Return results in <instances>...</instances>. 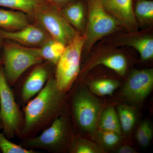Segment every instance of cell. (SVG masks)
Returning <instances> with one entry per match:
<instances>
[{
  "label": "cell",
  "instance_id": "f546056e",
  "mask_svg": "<svg viewBox=\"0 0 153 153\" xmlns=\"http://www.w3.org/2000/svg\"><path fill=\"white\" fill-rule=\"evenodd\" d=\"M3 129V125H2V123L1 121V120H0V131H1V130H2Z\"/></svg>",
  "mask_w": 153,
  "mask_h": 153
},
{
  "label": "cell",
  "instance_id": "3957f363",
  "mask_svg": "<svg viewBox=\"0 0 153 153\" xmlns=\"http://www.w3.org/2000/svg\"><path fill=\"white\" fill-rule=\"evenodd\" d=\"M68 116H60L36 136L21 141L20 144L31 149L57 153L68 150L74 136L71 133Z\"/></svg>",
  "mask_w": 153,
  "mask_h": 153
},
{
  "label": "cell",
  "instance_id": "5b68a950",
  "mask_svg": "<svg viewBox=\"0 0 153 153\" xmlns=\"http://www.w3.org/2000/svg\"><path fill=\"white\" fill-rule=\"evenodd\" d=\"M85 40L83 34H78L66 45L55 66L54 74L55 82L59 89L64 93L70 90L79 74Z\"/></svg>",
  "mask_w": 153,
  "mask_h": 153
},
{
  "label": "cell",
  "instance_id": "52a82bcc",
  "mask_svg": "<svg viewBox=\"0 0 153 153\" xmlns=\"http://www.w3.org/2000/svg\"><path fill=\"white\" fill-rule=\"evenodd\" d=\"M70 106L74 123L79 128L95 133L101 112L99 100L85 88H79L71 95Z\"/></svg>",
  "mask_w": 153,
  "mask_h": 153
},
{
  "label": "cell",
  "instance_id": "d4e9b609",
  "mask_svg": "<svg viewBox=\"0 0 153 153\" xmlns=\"http://www.w3.org/2000/svg\"><path fill=\"white\" fill-rule=\"evenodd\" d=\"M96 134L98 142L106 149L115 146L120 141L121 134L114 132L98 130Z\"/></svg>",
  "mask_w": 153,
  "mask_h": 153
},
{
  "label": "cell",
  "instance_id": "d6986e66",
  "mask_svg": "<svg viewBox=\"0 0 153 153\" xmlns=\"http://www.w3.org/2000/svg\"><path fill=\"white\" fill-rule=\"evenodd\" d=\"M102 65L113 70L120 75L125 74L127 63L125 57L120 54L108 55L100 59L95 63V66Z\"/></svg>",
  "mask_w": 153,
  "mask_h": 153
},
{
  "label": "cell",
  "instance_id": "44dd1931",
  "mask_svg": "<svg viewBox=\"0 0 153 153\" xmlns=\"http://www.w3.org/2000/svg\"><path fill=\"white\" fill-rule=\"evenodd\" d=\"M119 85V82L115 79H100L91 82L89 88L92 93L96 95H110Z\"/></svg>",
  "mask_w": 153,
  "mask_h": 153
},
{
  "label": "cell",
  "instance_id": "8fae6325",
  "mask_svg": "<svg viewBox=\"0 0 153 153\" xmlns=\"http://www.w3.org/2000/svg\"><path fill=\"white\" fill-rule=\"evenodd\" d=\"M0 38L27 47L38 48L52 38L44 28L34 22L16 31H7L0 29Z\"/></svg>",
  "mask_w": 153,
  "mask_h": 153
},
{
  "label": "cell",
  "instance_id": "277c9868",
  "mask_svg": "<svg viewBox=\"0 0 153 153\" xmlns=\"http://www.w3.org/2000/svg\"><path fill=\"white\" fill-rule=\"evenodd\" d=\"M0 120L3 133L10 140L17 137L24 126L23 111L7 81L2 65L0 66Z\"/></svg>",
  "mask_w": 153,
  "mask_h": 153
},
{
  "label": "cell",
  "instance_id": "cb8c5ba5",
  "mask_svg": "<svg viewBox=\"0 0 153 153\" xmlns=\"http://www.w3.org/2000/svg\"><path fill=\"white\" fill-rule=\"evenodd\" d=\"M0 151L3 153H36L35 150L24 147L12 142L0 131Z\"/></svg>",
  "mask_w": 153,
  "mask_h": 153
},
{
  "label": "cell",
  "instance_id": "9a60e30c",
  "mask_svg": "<svg viewBox=\"0 0 153 153\" xmlns=\"http://www.w3.org/2000/svg\"><path fill=\"white\" fill-rule=\"evenodd\" d=\"M50 4L46 0H0V6L22 11L30 18L37 10Z\"/></svg>",
  "mask_w": 153,
  "mask_h": 153
},
{
  "label": "cell",
  "instance_id": "4fadbf2b",
  "mask_svg": "<svg viewBox=\"0 0 153 153\" xmlns=\"http://www.w3.org/2000/svg\"><path fill=\"white\" fill-rule=\"evenodd\" d=\"M27 14L22 11L0 8V29L15 31L22 29L31 23Z\"/></svg>",
  "mask_w": 153,
  "mask_h": 153
},
{
  "label": "cell",
  "instance_id": "83f0119b",
  "mask_svg": "<svg viewBox=\"0 0 153 153\" xmlns=\"http://www.w3.org/2000/svg\"><path fill=\"white\" fill-rule=\"evenodd\" d=\"M118 153H135L136 151L131 147L123 146L119 148L116 151Z\"/></svg>",
  "mask_w": 153,
  "mask_h": 153
},
{
  "label": "cell",
  "instance_id": "7a4b0ae2",
  "mask_svg": "<svg viewBox=\"0 0 153 153\" xmlns=\"http://www.w3.org/2000/svg\"><path fill=\"white\" fill-rule=\"evenodd\" d=\"M1 57L4 73L11 87L33 66L44 62L40 48L27 47L3 39Z\"/></svg>",
  "mask_w": 153,
  "mask_h": 153
},
{
  "label": "cell",
  "instance_id": "ffe728a7",
  "mask_svg": "<svg viewBox=\"0 0 153 153\" xmlns=\"http://www.w3.org/2000/svg\"><path fill=\"white\" fill-rule=\"evenodd\" d=\"M117 113L122 131L128 133L132 130L135 123L134 110L128 105H121L118 107Z\"/></svg>",
  "mask_w": 153,
  "mask_h": 153
},
{
  "label": "cell",
  "instance_id": "603a6c76",
  "mask_svg": "<svg viewBox=\"0 0 153 153\" xmlns=\"http://www.w3.org/2000/svg\"><path fill=\"white\" fill-rule=\"evenodd\" d=\"M134 13L140 23H148L153 19V2L149 0H138Z\"/></svg>",
  "mask_w": 153,
  "mask_h": 153
},
{
  "label": "cell",
  "instance_id": "e0dca14e",
  "mask_svg": "<svg viewBox=\"0 0 153 153\" xmlns=\"http://www.w3.org/2000/svg\"><path fill=\"white\" fill-rule=\"evenodd\" d=\"M97 128L98 130L114 132L121 134L120 123L114 108L110 106L101 111Z\"/></svg>",
  "mask_w": 153,
  "mask_h": 153
},
{
  "label": "cell",
  "instance_id": "ba28073f",
  "mask_svg": "<svg viewBox=\"0 0 153 153\" xmlns=\"http://www.w3.org/2000/svg\"><path fill=\"white\" fill-rule=\"evenodd\" d=\"M30 19L44 28L52 39L66 46L79 33L62 16L60 9L51 4L37 10Z\"/></svg>",
  "mask_w": 153,
  "mask_h": 153
},
{
  "label": "cell",
  "instance_id": "30bf717a",
  "mask_svg": "<svg viewBox=\"0 0 153 153\" xmlns=\"http://www.w3.org/2000/svg\"><path fill=\"white\" fill-rule=\"evenodd\" d=\"M153 87L152 68L134 70L124 85L123 95L128 101L137 104L146 98Z\"/></svg>",
  "mask_w": 153,
  "mask_h": 153
},
{
  "label": "cell",
  "instance_id": "7402d4cb",
  "mask_svg": "<svg viewBox=\"0 0 153 153\" xmlns=\"http://www.w3.org/2000/svg\"><path fill=\"white\" fill-rule=\"evenodd\" d=\"M102 151L94 143L77 134L74 136L69 152L72 153H100Z\"/></svg>",
  "mask_w": 153,
  "mask_h": 153
},
{
  "label": "cell",
  "instance_id": "ac0fdd59",
  "mask_svg": "<svg viewBox=\"0 0 153 153\" xmlns=\"http://www.w3.org/2000/svg\"><path fill=\"white\" fill-rule=\"evenodd\" d=\"M66 47L62 42L51 38L40 47V53L44 61L56 66Z\"/></svg>",
  "mask_w": 153,
  "mask_h": 153
},
{
  "label": "cell",
  "instance_id": "484cf974",
  "mask_svg": "<svg viewBox=\"0 0 153 153\" xmlns=\"http://www.w3.org/2000/svg\"><path fill=\"white\" fill-rule=\"evenodd\" d=\"M136 136L137 141L141 146H149L153 136L152 127L149 121H144L140 125Z\"/></svg>",
  "mask_w": 153,
  "mask_h": 153
},
{
  "label": "cell",
  "instance_id": "2e32d148",
  "mask_svg": "<svg viewBox=\"0 0 153 153\" xmlns=\"http://www.w3.org/2000/svg\"><path fill=\"white\" fill-rule=\"evenodd\" d=\"M126 45L133 47L139 53L144 61L150 60L153 57V38L151 36H140L126 39Z\"/></svg>",
  "mask_w": 153,
  "mask_h": 153
},
{
  "label": "cell",
  "instance_id": "6da1fadb",
  "mask_svg": "<svg viewBox=\"0 0 153 153\" xmlns=\"http://www.w3.org/2000/svg\"><path fill=\"white\" fill-rule=\"evenodd\" d=\"M54 74L42 90L23 106L24 126L17 137L21 141L36 136L65 114L66 93L57 87Z\"/></svg>",
  "mask_w": 153,
  "mask_h": 153
},
{
  "label": "cell",
  "instance_id": "5bb4252c",
  "mask_svg": "<svg viewBox=\"0 0 153 153\" xmlns=\"http://www.w3.org/2000/svg\"><path fill=\"white\" fill-rule=\"evenodd\" d=\"M60 11L66 21L77 32L85 30V8L82 2L73 1L60 8Z\"/></svg>",
  "mask_w": 153,
  "mask_h": 153
},
{
  "label": "cell",
  "instance_id": "8992f818",
  "mask_svg": "<svg viewBox=\"0 0 153 153\" xmlns=\"http://www.w3.org/2000/svg\"><path fill=\"white\" fill-rule=\"evenodd\" d=\"M88 13L84 33V48L91 49L94 44L105 36L118 30L120 24L105 9L102 0H88Z\"/></svg>",
  "mask_w": 153,
  "mask_h": 153
},
{
  "label": "cell",
  "instance_id": "f1b7e54d",
  "mask_svg": "<svg viewBox=\"0 0 153 153\" xmlns=\"http://www.w3.org/2000/svg\"><path fill=\"white\" fill-rule=\"evenodd\" d=\"M3 41L2 38H0V66L2 65V60L1 57V48Z\"/></svg>",
  "mask_w": 153,
  "mask_h": 153
},
{
  "label": "cell",
  "instance_id": "7c38bea8",
  "mask_svg": "<svg viewBox=\"0 0 153 153\" xmlns=\"http://www.w3.org/2000/svg\"><path fill=\"white\" fill-rule=\"evenodd\" d=\"M102 2L107 12L117 20L121 26L129 32L137 31V24L132 0H102Z\"/></svg>",
  "mask_w": 153,
  "mask_h": 153
},
{
  "label": "cell",
  "instance_id": "4dcf8cb0",
  "mask_svg": "<svg viewBox=\"0 0 153 153\" xmlns=\"http://www.w3.org/2000/svg\"><path fill=\"white\" fill-rule=\"evenodd\" d=\"M1 151H0V153H1Z\"/></svg>",
  "mask_w": 153,
  "mask_h": 153
},
{
  "label": "cell",
  "instance_id": "9c48e42d",
  "mask_svg": "<svg viewBox=\"0 0 153 153\" xmlns=\"http://www.w3.org/2000/svg\"><path fill=\"white\" fill-rule=\"evenodd\" d=\"M51 63L45 61L33 66L22 80H19L16 96L20 105L24 106L39 93L47 84L49 78L54 74Z\"/></svg>",
  "mask_w": 153,
  "mask_h": 153
},
{
  "label": "cell",
  "instance_id": "4316f807",
  "mask_svg": "<svg viewBox=\"0 0 153 153\" xmlns=\"http://www.w3.org/2000/svg\"><path fill=\"white\" fill-rule=\"evenodd\" d=\"M52 5L59 8H62L66 5L73 1L74 0H46Z\"/></svg>",
  "mask_w": 153,
  "mask_h": 153
}]
</instances>
